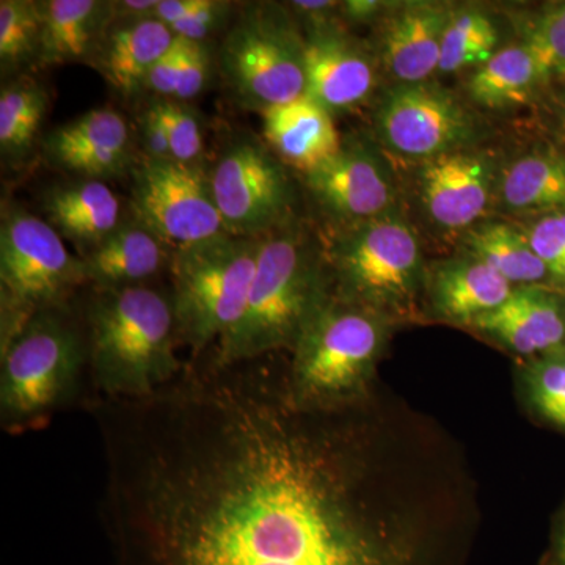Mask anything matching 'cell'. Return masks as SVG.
<instances>
[{
  "mask_svg": "<svg viewBox=\"0 0 565 565\" xmlns=\"http://www.w3.org/2000/svg\"><path fill=\"white\" fill-rule=\"evenodd\" d=\"M111 565H451L481 516L444 424L379 384L294 399L288 353L185 362L140 399H96Z\"/></svg>",
  "mask_w": 565,
  "mask_h": 565,
  "instance_id": "cell-1",
  "label": "cell"
},
{
  "mask_svg": "<svg viewBox=\"0 0 565 565\" xmlns=\"http://www.w3.org/2000/svg\"><path fill=\"white\" fill-rule=\"evenodd\" d=\"M82 318L96 399L150 396L184 370L170 291L148 285L92 288Z\"/></svg>",
  "mask_w": 565,
  "mask_h": 565,
  "instance_id": "cell-2",
  "label": "cell"
},
{
  "mask_svg": "<svg viewBox=\"0 0 565 565\" xmlns=\"http://www.w3.org/2000/svg\"><path fill=\"white\" fill-rule=\"evenodd\" d=\"M332 294L323 245L296 221L262 237L241 321L210 349L218 363L289 353Z\"/></svg>",
  "mask_w": 565,
  "mask_h": 565,
  "instance_id": "cell-3",
  "label": "cell"
},
{
  "mask_svg": "<svg viewBox=\"0 0 565 565\" xmlns=\"http://www.w3.org/2000/svg\"><path fill=\"white\" fill-rule=\"evenodd\" d=\"M0 426L10 435L43 429L71 408L96 399L87 329L73 305L33 316L0 351Z\"/></svg>",
  "mask_w": 565,
  "mask_h": 565,
  "instance_id": "cell-4",
  "label": "cell"
},
{
  "mask_svg": "<svg viewBox=\"0 0 565 565\" xmlns=\"http://www.w3.org/2000/svg\"><path fill=\"white\" fill-rule=\"evenodd\" d=\"M332 292L362 305L394 326L426 322L427 264L418 234L399 210L343 223L323 245Z\"/></svg>",
  "mask_w": 565,
  "mask_h": 565,
  "instance_id": "cell-5",
  "label": "cell"
},
{
  "mask_svg": "<svg viewBox=\"0 0 565 565\" xmlns=\"http://www.w3.org/2000/svg\"><path fill=\"white\" fill-rule=\"evenodd\" d=\"M397 326L362 305L330 294L288 353L294 399L308 407L359 403L381 384L384 360Z\"/></svg>",
  "mask_w": 565,
  "mask_h": 565,
  "instance_id": "cell-6",
  "label": "cell"
},
{
  "mask_svg": "<svg viewBox=\"0 0 565 565\" xmlns=\"http://www.w3.org/2000/svg\"><path fill=\"white\" fill-rule=\"evenodd\" d=\"M262 237L222 234L170 253V297L181 345L192 359L214 348L243 318Z\"/></svg>",
  "mask_w": 565,
  "mask_h": 565,
  "instance_id": "cell-7",
  "label": "cell"
},
{
  "mask_svg": "<svg viewBox=\"0 0 565 565\" xmlns=\"http://www.w3.org/2000/svg\"><path fill=\"white\" fill-rule=\"evenodd\" d=\"M87 285L84 262L61 234L20 207L3 210L0 225V351L33 316L71 303Z\"/></svg>",
  "mask_w": 565,
  "mask_h": 565,
  "instance_id": "cell-8",
  "label": "cell"
},
{
  "mask_svg": "<svg viewBox=\"0 0 565 565\" xmlns=\"http://www.w3.org/2000/svg\"><path fill=\"white\" fill-rule=\"evenodd\" d=\"M273 3L239 14L222 41L223 79L247 109L266 110L305 95L303 36Z\"/></svg>",
  "mask_w": 565,
  "mask_h": 565,
  "instance_id": "cell-9",
  "label": "cell"
},
{
  "mask_svg": "<svg viewBox=\"0 0 565 565\" xmlns=\"http://www.w3.org/2000/svg\"><path fill=\"white\" fill-rule=\"evenodd\" d=\"M374 126L386 151L416 166L473 147L482 132L475 111L433 81L394 84L375 109Z\"/></svg>",
  "mask_w": 565,
  "mask_h": 565,
  "instance_id": "cell-10",
  "label": "cell"
},
{
  "mask_svg": "<svg viewBox=\"0 0 565 565\" xmlns=\"http://www.w3.org/2000/svg\"><path fill=\"white\" fill-rule=\"evenodd\" d=\"M132 211L136 222L172 250L230 234L210 174L196 162L145 156L134 169Z\"/></svg>",
  "mask_w": 565,
  "mask_h": 565,
  "instance_id": "cell-11",
  "label": "cell"
},
{
  "mask_svg": "<svg viewBox=\"0 0 565 565\" xmlns=\"http://www.w3.org/2000/svg\"><path fill=\"white\" fill-rule=\"evenodd\" d=\"M210 178L215 204L233 236L263 237L294 221L291 180L262 145L236 141Z\"/></svg>",
  "mask_w": 565,
  "mask_h": 565,
  "instance_id": "cell-12",
  "label": "cell"
},
{
  "mask_svg": "<svg viewBox=\"0 0 565 565\" xmlns=\"http://www.w3.org/2000/svg\"><path fill=\"white\" fill-rule=\"evenodd\" d=\"M501 169L497 152L473 147L418 163L416 195L427 221L462 236L492 207Z\"/></svg>",
  "mask_w": 565,
  "mask_h": 565,
  "instance_id": "cell-13",
  "label": "cell"
},
{
  "mask_svg": "<svg viewBox=\"0 0 565 565\" xmlns=\"http://www.w3.org/2000/svg\"><path fill=\"white\" fill-rule=\"evenodd\" d=\"M316 202L338 222L355 223L397 210L396 188L382 156L362 143L340 152L313 172L305 174Z\"/></svg>",
  "mask_w": 565,
  "mask_h": 565,
  "instance_id": "cell-14",
  "label": "cell"
},
{
  "mask_svg": "<svg viewBox=\"0 0 565 565\" xmlns=\"http://www.w3.org/2000/svg\"><path fill=\"white\" fill-rule=\"evenodd\" d=\"M305 95L330 114L355 109L377 84L374 61L337 24L303 36Z\"/></svg>",
  "mask_w": 565,
  "mask_h": 565,
  "instance_id": "cell-15",
  "label": "cell"
},
{
  "mask_svg": "<svg viewBox=\"0 0 565 565\" xmlns=\"http://www.w3.org/2000/svg\"><path fill=\"white\" fill-rule=\"evenodd\" d=\"M467 330L519 362L542 355L565 345V291L546 286L515 288L504 303Z\"/></svg>",
  "mask_w": 565,
  "mask_h": 565,
  "instance_id": "cell-16",
  "label": "cell"
},
{
  "mask_svg": "<svg viewBox=\"0 0 565 565\" xmlns=\"http://www.w3.org/2000/svg\"><path fill=\"white\" fill-rule=\"evenodd\" d=\"M514 289L492 267L462 252L427 264L424 318L467 330L504 303Z\"/></svg>",
  "mask_w": 565,
  "mask_h": 565,
  "instance_id": "cell-17",
  "label": "cell"
},
{
  "mask_svg": "<svg viewBox=\"0 0 565 565\" xmlns=\"http://www.w3.org/2000/svg\"><path fill=\"white\" fill-rule=\"evenodd\" d=\"M451 10L440 2H404L382 17L379 58L396 84H418L438 73Z\"/></svg>",
  "mask_w": 565,
  "mask_h": 565,
  "instance_id": "cell-18",
  "label": "cell"
},
{
  "mask_svg": "<svg viewBox=\"0 0 565 565\" xmlns=\"http://www.w3.org/2000/svg\"><path fill=\"white\" fill-rule=\"evenodd\" d=\"M47 158L84 180L118 177L131 161V136L118 111L93 109L58 126L46 139Z\"/></svg>",
  "mask_w": 565,
  "mask_h": 565,
  "instance_id": "cell-19",
  "label": "cell"
},
{
  "mask_svg": "<svg viewBox=\"0 0 565 565\" xmlns=\"http://www.w3.org/2000/svg\"><path fill=\"white\" fill-rule=\"evenodd\" d=\"M263 136L281 162L305 174L340 152V134L333 115L307 95L262 111Z\"/></svg>",
  "mask_w": 565,
  "mask_h": 565,
  "instance_id": "cell-20",
  "label": "cell"
},
{
  "mask_svg": "<svg viewBox=\"0 0 565 565\" xmlns=\"http://www.w3.org/2000/svg\"><path fill=\"white\" fill-rule=\"evenodd\" d=\"M40 54L36 66L87 63L102 46L114 22L111 2L104 0H41Z\"/></svg>",
  "mask_w": 565,
  "mask_h": 565,
  "instance_id": "cell-21",
  "label": "cell"
},
{
  "mask_svg": "<svg viewBox=\"0 0 565 565\" xmlns=\"http://www.w3.org/2000/svg\"><path fill=\"white\" fill-rule=\"evenodd\" d=\"M174 33L158 20L114 21L90 63L125 96L143 88L148 71L172 46Z\"/></svg>",
  "mask_w": 565,
  "mask_h": 565,
  "instance_id": "cell-22",
  "label": "cell"
},
{
  "mask_svg": "<svg viewBox=\"0 0 565 565\" xmlns=\"http://www.w3.org/2000/svg\"><path fill=\"white\" fill-rule=\"evenodd\" d=\"M44 211L52 228L77 244L82 256L95 250L121 225L120 202L103 181L82 180L52 189Z\"/></svg>",
  "mask_w": 565,
  "mask_h": 565,
  "instance_id": "cell-23",
  "label": "cell"
},
{
  "mask_svg": "<svg viewBox=\"0 0 565 565\" xmlns=\"http://www.w3.org/2000/svg\"><path fill=\"white\" fill-rule=\"evenodd\" d=\"M87 285L95 289L145 285L170 263L166 244L140 223H121L95 250L82 256Z\"/></svg>",
  "mask_w": 565,
  "mask_h": 565,
  "instance_id": "cell-24",
  "label": "cell"
},
{
  "mask_svg": "<svg viewBox=\"0 0 565 565\" xmlns=\"http://www.w3.org/2000/svg\"><path fill=\"white\" fill-rule=\"evenodd\" d=\"M494 202L516 217L534 218L565 211L564 156L534 150L504 163Z\"/></svg>",
  "mask_w": 565,
  "mask_h": 565,
  "instance_id": "cell-25",
  "label": "cell"
},
{
  "mask_svg": "<svg viewBox=\"0 0 565 565\" xmlns=\"http://www.w3.org/2000/svg\"><path fill=\"white\" fill-rule=\"evenodd\" d=\"M462 252L481 259L514 288L553 285L552 275L535 255L522 225L511 222L482 221L460 236ZM557 289V288H556ZM563 291V289H561Z\"/></svg>",
  "mask_w": 565,
  "mask_h": 565,
  "instance_id": "cell-26",
  "label": "cell"
},
{
  "mask_svg": "<svg viewBox=\"0 0 565 565\" xmlns=\"http://www.w3.org/2000/svg\"><path fill=\"white\" fill-rule=\"evenodd\" d=\"M546 84L544 73L525 44H511L475 68L468 79L470 98L487 109L526 104Z\"/></svg>",
  "mask_w": 565,
  "mask_h": 565,
  "instance_id": "cell-27",
  "label": "cell"
},
{
  "mask_svg": "<svg viewBox=\"0 0 565 565\" xmlns=\"http://www.w3.org/2000/svg\"><path fill=\"white\" fill-rule=\"evenodd\" d=\"M514 382L527 418L565 435V345L516 363Z\"/></svg>",
  "mask_w": 565,
  "mask_h": 565,
  "instance_id": "cell-28",
  "label": "cell"
},
{
  "mask_svg": "<svg viewBox=\"0 0 565 565\" xmlns=\"http://www.w3.org/2000/svg\"><path fill=\"white\" fill-rule=\"evenodd\" d=\"M47 110V93L35 81L21 79L0 93V151L7 161L20 162L35 145Z\"/></svg>",
  "mask_w": 565,
  "mask_h": 565,
  "instance_id": "cell-29",
  "label": "cell"
},
{
  "mask_svg": "<svg viewBox=\"0 0 565 565\" xmlns=\"http://www.w3.org/2000/svg\"><path fill=\"white\" fill-rule=\"evenodd\" d=\"M500 32L492 18L478 7H457L449 14L441 41L438 73L478 68L497 54Z\"/></svg>",
  "mask_w": 565,
  "mask_h": 565,
  "instance_id": "cell-30",
  "label": "cell"
},
{
  "mask_svg": "<svg viewBox=\"0 0 565 565\" xmlns=\"http://www.w3.org/2000/svg\"><path fill=\"white\" fill-rule=\"evenodd\" d=\"M39 3L31 0L0 2V68L3 76L36 66L40 54Z\"/></svg>",
  "mask_w": 565,
  "mask_h": 565,
  "instance_id": "cell-31",
  "label": "cell"
},
{
  "mask_svg": "<svg viewBox=\"0 0 565 565\" xmlns=\"http://www.w3.org/2000/svg\"><path fill=\"white\" fill-rule=\"evenodd\" d=\"M523 44L534 55L546 82L565 81V2L548 3L527 22Z\"/></svg>",
  "mask_w": 565,
  "mask_h": 565,
  "instance_id": "cell-32",
  "label": "cell"
},
{
  "mask_svg": "<svg viewBox=\"0 0 565 565\" xmlns=\"http://www.w3.org/2000/svg\"><path fill=\"white\" fill-rule=\"evenodd\" d=\"M522 228L535 255L552 275L553 285L565 291V211L530 218Z\"/></svg>",
  "mask_w": 565,
  "mask_h": 565,
  "instance_id": "cell-33",
  "label": "cell"
},
{
  "mask_svg": "<svg viewBox=\"0 0 565 565\" xmlns=\"http://www.w3.org/2000/svg\"><path fill=\"white\" fill-rule=\"evenodd\" d=\"M161 118L174 161L195 163L203 150L202 129L191 110L172 99H161L151 104Z\"/></svg>",
  "mask_w": 565,
  "mask_h": 565,
  "instance_id": "cell-34",
  "label": "cell"
},
{
  "mask_svg": "<svg viewBox=\"0 0 565 565\" xmlns=\"http://www.w3.org/2000/svg\"><path fill=\"white\" fill-rule=\"evenodd\" d=\"M232 9V2L203 0L202 7L195 13H192L191 17L178 22V24L172 25L170 29H172L174 36L196 41V43H204V40L210 39L212 33L217 32L225 24Z\"/></svg>",
  "mask_w": 565,
  "mask_h": 565,
  "instance_id": "cell-35",
  "label": "cell"
},
{
  "mask_svg": "<svg viewBox=\"0 0 565 565\" xmlns=\"http://www.w3.org/2000/svg\"><path fill=\"white\" fill-rule=\"evenodd\" d=\"M211 57L206 44L185 40L184 58H182L180 81L174 98L189 102L203 92L210 76Z\"/></svg>",
  "mask_w": 565,
  "mask_h": 565,
  "instance_id": "cell-36",
  "label": "cell"
},
{
  "mask_svg": "<svg viewBox=\"0 0 565 565\" xmlns=\"http://www.w3.org/2000/svg\"><path fill=\"white\" fill-rule=\"evenodd\" d=\"M185 40L177 36L170 50L148 71L143 88L156 93L161 99H173L180 81L182 58H184Z\"/></svg>",
  "mask_w": 565,
  "mask_h": 565,
  "instance_id": "cell-37",
  "label": "cell"
},
{
  "mask_svg": "<svg viewBox=\"0 0 565 565\" xmlns=\"http://www.w3.org/2000/svg\"><path fill=\"white\" fill-rule=\"evenodd\" d=\"M141 125H143V141L145 148H147V156L156 159H173L169 137H167L166 128H163L161 118H159L154 107L150 106Z\"/></svg>",
  "mask_w": 565,
  "mask_h": 565,
  "instance_id": "cell-38",
  "label": "cell"
},
{
  "mask_svg": "<svg viewBox=\"0 0 565 565\" xmlns=\"http://www.w3.org/2000/svg\"><path fill=\"white\" fill-rule=\"evenodd\" d=\"M292 10L308 22V29L334 24V13H340L341 2L332 0H299L291 2Z\"/></svg>",
  "mask_w": 565,
  "mask_h": 565,
  "instance_id": "cell-39",
  "label": "cell"
},
{
  "mask_svg": "<svg viewBox=\"0 0 565 565\" xmlns=\"http://www.w3.org/2000/svg\"><path fill=\"white\" fill-rule=\"evenodd\" d=\"M392 7L393 3L381 2V0H348V2H341L340 17L356 24H363V22L382 20Z\"/></svg>",
  "mask_w": 565,
  "mask_h": 565,
  "instance_id": "cell-40",
  "label": "cell"
},
{
  "mask_svg": "<svg viewBox=\"0 0 565 565\" xmlns=\"http://www.w3.org/2000/svg\"><path fill=\"white\" fill-rule=\"evenodd\" d=\"M537 565H565V501L553 516L548 545Z\"/></svg>",
  "mask_w": 565,
  "mask_h": 565,
  "instance_id": "cell-41",
  "label": "cell"
},
{
  "mask_svg": "<svg viewBox=\"0 0 565 565\" xmlns=\"http://www.w3.org/2000/svg\"><path fill=\"white\" fill-rule=\"evenodd\" d=\"M203 0H159L152 20L163 22V24L172 25L191 17L202 7Z\"/></svg>",
  "mask_w": 565,
  "mask_h": 565,
  "instance_id": "cell-42",
  "label": "cell"
},
{
  "mask_svg": "<svg viewBox=\"0 0 565 565\" xmlns=\"http://www.w3.org/2000/svg\"><path fill=\"white\" fill-rule=\"evenodd\" d=\"M159 0H121L111 2L114 21L151 20Z\"/></svg>",
  "mask_w": 565,
  "mask_h": 565,
  "instance_id": "cell-43",
  "label": "cell"
},
{
  "mask_svg": "<svg viewBox=\"0 0 565 565\" xmlns=\"http://www.w3.org/2000/svg\"><path fill=\"white\" fill-rule=\"evenodd\" d=\"M561 129H563V134L565 137V98H564L563 107H561Z\"/></svg>",
  "mask_w": 565,
  "mask_h": 565,
  "instance_id": "cell-44",
  "label": "cell"
}]
</instances>
